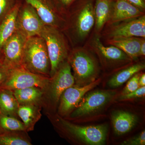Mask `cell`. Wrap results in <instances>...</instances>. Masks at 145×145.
I'll list each match as a JSON object with an SVG mask.
<instances>
[{
    "instance_id": "cell-10",
    "label": "cell",
    "mask_w": 145,
    "mask_h": 145,
    "mask_svg": "<svg viewBox=\"0 0 145 145\" xmlns=\"http://www.w3.org/2000/svg\"><path fill=\"white\" fill-rule=\"evenodd\" d=\"M74 77L67 60L60 66L54 75L50 77L46 92L53 104L57 105L67 89L74 85Z\"/></svg>"
},
{
    "instance_id": "cell-29",
    "label": "cell",
    "mask_w": 145,
    "mask_h": 145,
    "mask_svg": "<svg viewBox=\"0 0 145 145\" xmlns=\"http://www.w3.org/2000/svg\"><path fill=\"white\" fill-rule=\"evenodd\" d=\"M145 87H140L136 90L130 93H127L125 95H122L119 98L120 101L129 100L135 99V98H140L145 96Z\"/></svg>"
},
{
    "instance_id": "cell-6",
    "label": "cell",
    "mask_w": 145,
    "mask_h": 145,
    "mask_svg": "<svg viewBox=\"0 0 145 145\" xmlns=\"http://www.w3.org/2000/svg\"><path fill=\"white\" fill-rule=\"evenodd\" d=\"M59 121L69 133L84 142L92 145L105 144L108 131L106 125L82 126L72 124L61 117Z\"/></svg>"
},
{
    "instance_id": "cell-1",
    "label": "cell",
    "mask_w": 145,
    "mask_h": 145,
    "mask_svg": "<svg viewBox=\"0 0 145 145\" xmlns=\"http://www.w3.org/2000/svg\"><path fill=\"white\" fill-rule=\"evenodd\" d=\"M94 1L84 0L67 18L63 31L72 44L84 41L95 25Z\"/></svg>"
},
{
    "instance_id": "cell-11",
    "label": "cell",
    "mask_w": 145,
    "mask_h": 145,
    "mask_svg": "<svg viewBox=\"0 0 145 145\" xmlns=\"http://www.w3.org/2000/svg\"><path fill=\"white\" fill-rule=\"evenodd\" d=\"M112 91L98 90L90 92L83 98L71 114L72 118L88 115L103 107L115 96Z\"/></svg>"
},
{
    "instance_id": "cell-4",
    "label": "cell",
    "mask_w": 145,
    "mask_h": 145,
    "mask_svg": "<svg viewBox=\"0 0 145 145\" xmlns=\"http://www.w3.org/2000/svg\"><path fill=\"white\" fill-rule=\"evenodd\" d=\"M67 61L73 72L76 85L84 86L96 81L99 67L88 50L76 47L70 50Z\"/></svg>"
},
{
    "instance_id": "cell-18",
    "label": "cell",
    "mask_w": 145,
    "mask_h": 145,
    "mask_svg": "<svg viewBox=\"0 0 145 145\" xmlns=\"http://www.w3.org/2000/svg\"><path fill=\"white\" fill-rule=\"evenodd\" d=\"M22 3L17 1L14 8L0 24V58L3 46L17 29L16 18Z\"/></svg>"
},
{
    "instance_id": "cell-30",
    "label": "cell",
    "mask_w": 145,
    "mask_h": 145,
    "mask_svg": "<svg viewBox=\"0 0 145 145\" xmlns=\"http://www.w3.org/2000/svg\"><path fill=\"white\" fill-rule=\"evenodd\" d=\"M122 145H144L145 144V131H143L139 135L124 141Z\"/></svg>"
},
{
    "instance_id": "cell-27",
    "label": "cell",
    "mask_w": 145,
    "mask_h": 145,
    "mask_svg": "<svg viewBox=\"0 0 145 145\" xmlns=\"http://www.w3.org/2000/svg\"><path fill=\"white\" fill-rule=\"evenodd\" d=\"M17 0H0V24L16 5Z\"/></svg>"
},
{
    "instance_id": "cell-7",
    "label": "cell",
    "mask_w": 145,
    "mask_h": 145,
    "mask_svg": "<svg viewBox=\"0 0 145 145\" xmlns=\"http://www.w3.org/2000/svg\"><path fill=\"white\" fill-rule=\"evenodd\" d=\"M17 29L27 38L40 35L44 24L33 7L25 2L21 4L16 18Z\"/></svg>"
},
{
    "instance_id": "cell-24",
    "label": "cell",
    "mask_w": 145,
    "mask_h": 145,
    "mask_svg": "<svg viewBox=\"0 0 145 145\" xmlns=\"http://www.w3.org/2000/svg\"><path fill=\"white\" fill-rule=\"evenodd\" d=\"M25 131H10L0 133V145H31L30 140L24 135Z\"/></svg>"
},
{
    "instance_id": "cell-5",
    "label": "cell",
    "mask_w": 145,
    "mask_h": 145,
    "mask_svg": "<svg viewBox=\"0 0 145 145\" xmlns=\"http://www.w3.org/2000/svg\"><path fill=\"white\" fill-rule=\"evenodd\" d=\"M50 80V77L35 74L23 67L11 69L7 78L0 85V88L10 90L35 87L46 92Z\"/></svg>"
},
{
    "instance_id": "cell-22",
    "label": "cell",
    "mask_w": 145,
    "mask_h": 145,
    "mask_svg": "<svg viewBox=\"0 0 145 145\" xmlns=\"http://www.w3.org/2000/svg\"><path fill=\"white\" fill-rule=\"evenodd\" d=\"M19 105L13 91L0 88V114L17 118Z\"/></svg>"
},
{
    "instance_id": "cell-19",
    "label": "cell",
    "mask_w": 145,
    "mask_h": 145,
    "mask_svg": "<svg viewBox=\"0 0 145 145\" xmlns=\"http://www.w3.org/2000/svg\"><path fill=\"white\" fill-rule=\"evenodd\" d=\"M111 119L114 132L118 135L128 132L137 122L136 116L125 111L115 112L112 115Z\"/></svg>"
},
{
    "instance_id": "cell-26",
    "label": "cell",
    "mask_w": 145,
    "mask_h": 145,
    "mask_svg": "<svg viewBox=\"0 0 145 145\" xmlns=\"http://www.w3.org/2000/svg\"><path fill=\"white\" fill-rule=\"evenodd\" d=\"M59 14L66 20L70 13L84 0H50Z\"/></svg>"
},
{
    "instance_id": "cell-2",
    "label": "cell",
    "mask_w": 145,
    "mask_h": 145,
    "mask_svg": "<svg viewBox=\"0 0 145 145\" xmlns=\"http://www.w3.org/2000/svg\"><path fill=\"white\" fill-rule=\"evenodd\" d=\"M22 67L29 72L50 78V62L46 45L41 36H32L27 39Z\"/></svg>"
},
{
    "instance_id": "cell-16",
    "label": "cell",
    "mask_w": 145,
    "mask_h": 145,
    "mask_svg": "<svg viewBox=\"0 0 145 145\" xmlns=\"http://www.w3.org/2000/svg\"><path fill=\"white\" fill-rule=\"evenodd\" d=\"M143 39L138 37L112 38L107 39L106 43L117 47L131 59H135L140 56V46Z\"/></svg>"
},
{
    "instance_id": "cell-20",
    "label": "cell",
    "mask_w": 145,
    "mask_h": 145,
    "mask_svg": "<svg viewBox=\"0 0 145 145\" xmlns=\"http://www.w3.org/2000/svg\"><path fill=\"white\" fill-rule=\"evenodd\" d=\"M40 105H19L17 114L24 123L26 131H31L41 117Z\"/></svg>"
},
{
    "instance_id": "cell-28",
    "label": "cell",
    "mask_w": 145,
    "mask_h": 145,
    "mask_svg": "<svg viewBox=\"0 0 145 145\" xmlns=\"http://www.w3.org/2000/svg\"><path fill=\"white\" fill-rule=\"evenodd\" d=\"M140 73H137L129 79L122 92V95H125L136 90L140 87L139 84Z\"/></svg>"
},
{
    "instance_id": "cell-9",
    "label": "cell",
    "mask_w": 145,
    "mask_h": 145,
    "mask_svg": "<svg viewBox=\"0 0 145 145\" xmlns=\"http://www.w3.org/2000/svg\"><path fill=\"white\" fill-rule=\"evenodd\" d=\"M27 39L17 29L4 45L0 59L10 69L22 67L24 47Z\"/></svg>"
},
{
    "instance_id": "cell-12",
    "label": "cell",
    "mask_w": 145,
    "mask_h": 145,
    "mask_svg": "<svg viewBox=\"0 0 145 145\" xmlns=\"http://www.w3.org/2000/svg\"><path fill=\"white\" fill-rule=\"evenodd\" d=\"M100 79L84 86L74 85L67 89L60 97L59 114L65 116L77 107L88 91L100 83Z\"/></svg>"
},
{
    "instance_id": "cell-33",
    "label": "cell",
    "mask_w": 145,
    "mask_h": 145,
    "mask_svg": "<svg viewBox=\"0 0 145 145\" xmlns=\"http://www.w3.org/2000/svg\"><path fill=\"white\" fill-rule=\"evenodd\" d=\"M145 55V40L143 39L140 46V56H144Z\"/></svg>"
},
{
    "instance_id": "cell-21",
    "label": "cell",
    "mask_w": 145,
    "mask_h": 145,
    "mask_svg": "<svg viewBox=\"0 0 145 145\" xmlns=\"http://www.w3.org/2000/svg\"><path fill=\"white\" fill-rule=\"evenodd\" d=\"M13 94L20 105H40L46 91L35 87L13 90Z\"/></svg>"
},
{
    "instance_id": "cell-14",
    "label": "cell",
    "mask_w": 145,
    "mask_h": 145,
    "mask_svg": "<svg viewBox=\"0 0 145 145\" xmlns=\"http://www.w3.org/2000/svg\"><path fill=\"white\" fill-rule=\"evenodd\" d=\"M144 15V11L132 5L126 0H115L111 16L106 24L110 25Z\"/></svg>"
},
{
    "instance_id": "cell-3",
    "label": "cell",
    "mask_w": 145,
    "mask_h": 145,
    "mask_svg": "<svg viewBox=\"0 0 145 145\" xmlns=\"http://www.w3.org/2000/svg\"><path fill=\"white\" fill-rule=\"evenodd\" d=\"M40 36L46 44L50 62V78L67 60L70 51L68 40L62 30L49 25H45Z\"/></svg>"
},
{
    "instance_id": "cell-31",
    "label": "cell",
    "mask_w": 145,
    "mask_h": 145,
    "mask_svg": "<svg viewBox=\"0 0 145 145\" xmlns=\"http://www.w3.org/2000/svg\"><path fill=\"white\" fill-rule=\"evenodd\" d=\"M10 70V69L0 59V85L7 78Z\"/></svg>"
},
{
    "instance_id": "cell-15",
    "label": "cell",
    "mask_w": 145,
    "mask_h": 145,
    "mask_svg": "<svg viewBox=\"0 0 145 145\" xmlns=\"http://www.w3.org/2000/svg\"><path fill=\"white\" fill-rule=\"evenodd\" d=\"M89 46L98 55L110 61L127 62L131 59L123 51L117 47L104 45L100 40L99 34H96L91 39Z\"/></svg>"
},
{
    "instance_id": "cell-32",
    "label": "cell",
    "mask_w": 145,
    "mask_h": 145,
    "mask_svg": "<svg viewBox=\"0 0 145 145\" xmlns=\"http://www.w3.org/2000/svg\"><path fill=\"white\" fill-rule=\"evenodd\" d=\"M131 5L136 7L140 9L145 11V0H126Z\"/></svg>"
},
{
    "instance_id": "cell-13",
    "label": "cell",
    "mask_w": 145,
    "mask_h": 145,
    "mask_svg": "<svg viewBox=\"0 0 145 145\" xmlns=\"http://www.w3.org/2000/svg\"><path fill=\"white\" fill-rule=\"evenodd\" d=\"M31 6L44 24L63 31L66 20L61 16L54 8L50 0H24Z\"/></svg>"
},
{
    "instance_id": "cell-17",
    "label": "cell",
    "mask_w": 145,
    "mask_h": 145,
    "mask_svg": "<svg viewBox=\"0 0 145 145\" xmlns=\"http://www.w3.org/2000/svg\"><path fill=\"white\" fill-rule=\"evenodd\" d=\"M115 0H96L94 5L95 31L99 34L109 20Z\"/></svg>"
},
{
    "instance_id": "cell-34",
    "label": "cell",
    "mask_w": 145,
    "mask_h": 145,
    "mask_svg": "<svg viewBox=\"0 0 145 145\" xmlns=\"http://www.w3.org/2000/svg\"><path fill=\"white\" fill-rule=\"evenodd\" d=\"M139 84L140 87L144 86L145 85V74L144 73L140 75L139 80Z\"/></svg>"
},
{
    "instance_id": "cell-25",
    "label": "cell",
    "mask_w": 145,
    "mask_h": 145,
    "mask_svg": "<svg viewBox=\"0 0 145 145\" xmlns=\"http://www.w3.org/2000/svg\"><path fill=\"white\" fill-rule=\"evenodd\" d=\"M10 131H27L24 123L16 117L0 114V133Z\"/></svg>"
},
{
    "instance_id": "cell-8",
    "label": "cell",
    "mask_w": 145,
    "mask_h": 145,
    "mask_svg": "<svg viewBox=\"0 0 145 145\" xmlns=\"http://www.w3.org/2000/svg\"><path fill=\"white\" fill-rule=\"evenodd\" d=\"M108 25V28L103 34L107 39L128 37L145 38V15Z\"/></svg>"
},
{
    "instance_id": "cell-23",
    "label": "cell",
    "mask_w": 145,
    "mask_h": 145,
    "mask_svg": "<svg viewBox=\"0 0 145 145\" xmlns=\"http://www.w3.org/2000/svg\"><path fill=\"white\" fill-rule=\"evenodd\" d=\"M145 68L144 64L139 63L120 71L110 78L108 82V85L111 88L120 86L136 73L144 70Z\"/></svg>"
}]
</instances>
